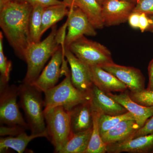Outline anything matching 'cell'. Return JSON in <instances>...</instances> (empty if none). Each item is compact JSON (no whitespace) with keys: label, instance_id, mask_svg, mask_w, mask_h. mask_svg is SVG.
Returning a JSON list of instances; mask_svg holds the SVG:
<instances>
[{"label":"cell","instance_id":"1","mask_svg":"<svg viewBox=\"0 0 153 153\" xmlns=\"http://www.w3.org/2000/svg\"><path fill=\"white\" fill-rule=\"evenodd\" d=\"M33 7L24 0L0 4V26L16 55L25 60L30 43L29 20Z\"/></svg>","mask_w":153,"mask_h":153},{"label":"cell","instance_id":"2","mask_svg":"<svg viewBox=\"0 0 153 153\" xmlns=\"http://www.w3.org/2000/svg\"><path fill=\"white\" fill-rule=\"evenodd\" d=\"M67 22L58 29L54 25L47 38L39 42H31L25 52V60L27 69L23 83L31 84L36 80L60 45L65 44Z\"/></svg>","mask_w":153,"mask_h":153},{"label":"cell","instance_id":"3","mask_svg":"<svg viewBox=\"0 0 153 153\" xmlns=\"http://www.w3.org/2000/svg\"><path fill=\"white\" fill-rule=\"evenodd\" d=\"M19 88V105L25 113L31 134L46 132L44 102L42 91L31 84L23 82Z\"/></svg>","mask_w":153,"mask_h":153},{"label":"cell","instance_id":"4","mask_svg":"<svg viewBox=\"0 0 153 153\" xmlns=\"http://www.w3.org/2000/svg\"><path fill=\"white\" fill-rule=\"evenodd\" d=\"M65 76V78L59 84L44 92V114L58 106L63 107L69 111L90 99V93L82 92L74 87L71 82L70 71Z\"/></svg>","mask_w":153,"mask_h":153},{"label":"cell","instance_id":"5","mask_svg":"<svg viewBox=\"0 0 153 153\" xmlns=\"http://www.w3.org/2000/svg\"><path fill=\"white\" fill-rule=\"evenodd\" d=\"M47 139L52 143L55 153H59L73 133L68 110L56 107L45 113Z\"/></svg>","mask_w":153,"mask_h":153},{"label":"cell","instance_id":"6","mask_svg":"<svg viewBox=\"0 0 153 153\" xmlns=\"http://www.w3.org/2000/svg\"><path fill=\"white\" fill-rule=\"evenodd\" d=\"M68 48L78 59L89 66L101 67L114 62L111 52L107 48L84 36L74 41Z\"/></svg>","mask_w":153,"mask_h":153},{"label":"cell","instance_id":"7","mask_svg":"<svg viewBox=\"0 0 153 153\" xmlns=\"http://www.w3.org/2000/svg\"><path fill=\"white\" fill-rule=\"evenodd\" d=\"M19 95V86L0 85V123L2 125L19 126L29 129L17 103Z\"/></svg>","mask_w":153,"mask_h":153},{"label":"cell","instance_id":"8","mask_svg":"<svg viewBox=\"0 0 153 153\" xmlns=\"http://www.w3.org/2000/svg\"><path fill=\"white\" fill-rule=\"evenodd\" d=\"M64 45H60L51 57L50 61L38 78L31 85L44 92L57 85L62 75V68L65 61Z\"/></svg>","mask_w":153,"mask_h":153},{"label":"cell","instance_id":"9","mask_svg":"<svg viewBox=\"0 0 153 153\" xmlns=\"http://www.w3.org/2000/svg\"><path fill=\"white\" fill-rule=\"evenodd\" d=\"M68 32L65 38L64 47L68 48L80 37L96 35L95 29L82 10L76 6L69 8L67 21Z\"/></svg>","mask_w":153,"mask_h":153},{"label":"cell","instance_id":"10","mask_svg":"<svg viewBox=\"0 0 153 153\" xmlns=\"http://www.w3.org/2000/svg\"><path fill=\"white\" fill-rule=\"evenodd\" d=\"M64 55L70 66L72 84L78 90L90 93L94 85L90 66L78 59L68 48L64 47Z\"/></svg>","mask_w":153,"mask_h":153},{"label":"cell","instance_id":"11","mask_svg":"<svg viewBox=\"0 0 153 153\" xmlns=\"http://www.w3.org/2000/svg\"><path fill=\"white\" fill-rule=\"evenodd\" d=\"M101 67L123 82L130 92L136 93L145 89V77L139 69L118 65L114 62L105 64Z\"/></svg>","mask_w":153,"mask_h":153},{"label":"cell","instance_id":"12","mask_svg":"<svg viewBox=\"0 0 153 153\" xmlns=\"http://www.w3.org/2000/svg\"><path fill=\"white\" fill-rule=\"evenodd\" d=\"M135 5L128 0H105L102 5L104 25H118L126 22Z\"/></svg>","mask_w":153,"mask_h":153},{"label":"cell","instance_id":"13","mask_svg":"<svg viewBox=\"0 0 153 153\" xmlns=\"http://www.w3.org/2000/svg\"><path fill=\"white\" fill-rule=\"evenodd\" d=\"M89 93L92 108L100 112L101 114L117 115L128 111L121 105L94 85Z\"/></svg>","mask_w":153,"mask_h":153},{"label":"cell","instance_id":"14","mask_svg":"<svg viewBox=\"0 0 153 153\" xmlns=\"http://www.w3.org/2000/svg\"><path fill=\"white\" fill-rule=\"evenodd\" d=\"M73 133L85 131L93 127V111L91 100L68 111Z\"/></svg>","mask_w":153,"mask_h":153},{"label":"cell","instance_id":"15","mask_svg":"<svg viewBox=\"0 0 153 153\" xmlns=\"http://www.w3.org/2000/svg\"><path fill=\"white\" fill-rule=\"evenodd\" d=\"M94 85L105 93L123 92L128 88L123 82L100 66H90Z\"/></svg>","mask_w":153,"mask_h":153},{"label":"cell","instance_id":"16","mask_svg":"<svg viewBox=\"0 0 153 153\" xmlns=\"http://www.w3.org/2000/svg\"><path fill=\"white\" fill-rule=\"evenodd\" d=\"M153 153V134L107 146V153Z\"/></svg>","mask_w":153,"mask_h":153},{"label":"cell","instance_id":"17","mask_svg":"<svg viewBox=\"0 0 153 153\" xmlns=\"http://www.w3.org/2000/svg\"><path fill=\"white\" fill-rule=\"evenodd\" d=\"M106 94L132 114L140 128L144 125L148 119L153 116V106H146L139 104L132 99L126 91L118 94L112 93Z\"/></svg>","mask_w":153,"mask_h":153},{"label":"cell","instance_id":"18","mask_svg":"<svg viewBox=\"0 0 153 153\" xmlns=\"http://www.w3.org/2000/svg\"><path fill=\"white\" fill-rule=\"evenodd\" d=\"M140 128L135 120L122 121L101 134V138L106 146L123 142L131 140L132 135Z\"/></svg>","mask_w":153,"mask_h":153},{"label":"cell","instance_id":"19","mask_svg":"<svg viewBox=\"0 0 153 153\" xmlns=\"http://www.w3.org/2000/svg\"><path fill=\"white\" fill-rule=\"evenodd\" d=\"M39 137L47 138V131L41 134H31L28 135L25 131L15 136H7L0 138V153L5 152L12 149L19 153L24 152L29 143Z\"/></svg>","mask_w":153,"mask_h":153},{"label":"cell","instance_id":"20","mask_svg":"<svg viewBox=\"0 0 153 153\" xmlns=\"http://www.w3.org/2000/svg\"><path fill=\"white\" fill-rule=\"evenodd\" d=\"M73 5L82 10L95 29L103 27L102 7L97 0H74Z\"/></svg>","mask_w":153,"mask_h":153},{"label":"cell","instance_id":"21","mask_svg":"<svg viewBox=\"0 0 153 153\" xmlns=\"http://www.w3.org/2000/svg\"><path fill=\"white\" fill-rule=\"evenodd\" d=\"M68 13L69 8L65 3L45 7L42 15L41 36L49 28L68 16Z\"/></svg>","mask_w":153,"mask_h":153},{"label":"cell","instance_id":"22","mask_svg":"<svg viewBox=\"0 0 153 153\" xmlns=\"http://www.w3.org/2000/svg\"><path fill=\"white\" fill-rule=\"evenodd\" d=\"M92 128L73 133L59 153H85L90 142Z\"/></svg>","mask_w":153,"mask_h":153},{"label":"cell","instance_id":"23","mask_svg":"<svg viewBox=\"0 0 153 153\" xmlns=\"http://www.w3.org/2000/svg\"><path fill=\"white\" fill-rule=\"evenodd\" d=\"M92 111L93 124L92 134L85 153H107V146L102 141L99 127V120L101 114L93 108Z\"/></svg>","mask_w":153,"mask_h":153},{"label":"cell","instance_id":"24","mask_svg":"<svg viewBox=\"0 0 153 153\" xmlns=\"http://www.w3.org/2000/svg\"><path fill=\"white\" fill-rule=\"evenodd\" d=\"M44 7L35 6L30 14L29 20V32L32 42H40L41 38V30L42 27V15L44 10Z\"/></svg>","mask_w":153,"mask_h":153},{"label":"cell","instance_id":"25","mask_svg":"<svg viewBox=\"0 0 153 153\" xmlns=\"http://www.w3.org/2000/svg\"><path fill=\"white\" fill-rule=\"evenodd\" d=\"M129 120H136L134 116L128 111L123 114L117 115L101 114L99 120V127L100 136L122 121Z\"/></svg>","mask_w":153,"mask_h":153},{"label":"cell","instance_id":"26","mask_svg":"<svg viewBox=\"0 0 153 153\" xmlns=\"http://www.w3.org/2000/svg\"><path fill=\"white\" fill-rule=\"evenodd\" d=\"M12 63L8 60L3 50V36L0 33V85L9 84L10 73L12 70Z\"/></svg>","mask_w":153,"mask_h":153},{"label":"cell","instance_id":"27","mask_svg":"<svg viewBox=\"0 0 153 153\" xmlns=\"http://www.w3.org/2000/svg\"><path fill=\"white\" fill-rule=\"evenodd\" d=\"M129 95L133 100L139 104L146 106H153V91L145 89L140 92H130Z\"/></svg>","mask_w":153,"mask_h":153},{"label":"cell","instance_id":"28","mask_svg":"<svg viewBox=\"0 0 153 153\" xmlns=\"http://www.w3.org/2000/svg\"><path fill=\"white\" fill-rule=\"evenodd\" d=\"M132 12L144 13L148 16L153 15V0H138Z\"/></svg>","mask_w":153,"mask_h":153},{"label":"cell","instance_id":"29","mask_svg":"<svg viewBox=\"0 0 153 153\" xmlns=\"http://www.w3.org/2000/svg\"><path fill=\"white\" fill-rule=\"evenodd\" d=\"M151 134H153V116L148 119L144 125L132 135L131 140Z\"/></svg>","mask_w":153,"mask_h":153},{"label":"cell","instance_id":"30","mask_svg":"<svg viewBox=\"0 0 153 153\" xmlns=\"http://www.w3.org/2000/svg\"><path fill=\"white\" fill-rule=\"evenodd\" d=\"M25 128L21 126H7L2 125L0 127V135L1 136H15L25 131Z\"/></svg>","mask_w":153,"mask_h":153},{"label":"cell","instance_id":"31","mask_svg":"<svg viewBox=\"0 0 153 153\" xmlns=\"http://www.w3.org/2000/svg\"><path fill=\"white\" fill-rule=\"evenodd\" d=\"M24 1L30 4L32 7L39 5L42 6L44 7L56 5L61 4L65 3L63 1H60L59 0H24Z\"/></svg>","mask_w":153,"mask_h":153},{"label":"cell","instance_id":"32","mask_svg":"<svg viewBox=\"0 0 153 153\" xmlns=\"http://www.w3.org/2000/svg\"><path fill=\"white\" fill-rule=\"evenodd\" d=\"M151 25V20L148 15L144 13H140L139 28L141 32L149 30Z\"/></svg>","mask_w":153,"mask_h":153},{"label":"cell","instance_id":"33","mask_svg":"<svg viewBox=\"0 0 153 153\" xmlns=\"http://www.w3.org/2000/svg\"><path fill=\"white\" fill-rule=\"evenodd\" d=\"M140 13L132 12L129 16L128 21L131 27L134 29L139 28V19Z\"/></svg>","mask_w":153,"mask_h":153},{"label":"cell","instance_id":"34","mask_svg":"<svg viewBox=\"0 0 153 153\" xmlns=\"http://www.w3.org/2000/svg\"><path fill=\"white\" fill-rule=\"evenodd\" d=\"M148 70L149 81L147 88L146 89L153 91V58L149 63Z\"/></svg>","mask_w":153,"mask_h":153},{"label":"cell","instance_id":"35","mask_svg":"<svg viewBox=\"0 0 153 153\" xmlns=\"http://www.w3.org/2000/svg\"><path fill=\"white\" fill-rule=\"evenodd\" d=\"M63 1L68 6V8H70L73 5L74 0H63Z\"/></svg>","mask_w":153,"mask_h":153},{"label":"cell","instance_id":"36","mask_svg":"<svg viewBox=\"0 0 153 153\" xmlns=\"http://www.w3.org/2000/svg\"><path fill=\"white\" fill-rule=\"evenodd\" d=\"M151 20V25L149 30L150 31H153V15L152 16H149Z\"/></svg>","mask_w":153,"mask_h":153},{"label":"cell","instance_id":"37","mask_svg":"<svg viewBox=\"0 0 153 153\" xmlns=\"http://www.w3.org/2000/svg\"><path fill=\"white\" fill-rule=\"evenodd\" d=\"M18 1V0H0V4H2V3L8 1Z\"/></svg>","mask_w":153,"mask_h":153},{"label":"cell","instance_id":"38","mask_svg":"<svg viewBox=\"0 0 153 153\" xmlns=\"http://www.w3.org/2000/svg\"><path fill=\"white\" fill-rule=\"evenodd\" d=\"M105 0H97V1L98 2V3L100 4L101 5H102V3H103Z\"/></svg>","mask_w":153,"mask_h":153},{"label":"cell","instance_id":"39","mask_svg":"<svg viewBox=\"0 0 153 153\" xmlns=\"http://www.w3.org/2000/svg\"><path fill=\"white\" fill-rule=\"evenodd\" d=\"M128 1H131L132 2H134V3H136L138 1V0H128Z\"/></svg>","mask_w":153,"mask_h":153}]
</instances>
